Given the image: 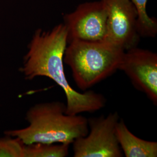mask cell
<instances>
[{
  "label": "cell",
  "mask_w": 157,
  "mask_h": 157,
  "mask_svg": "<svg viewBox=\"0 0 157 157\" xmlns=\"http://www.w3.org/2000/svg\"><path fill=\"white\" fill-rule=\"evenodd\" d=\"M67 45V30L63 23L48 31L37 29L28 44V51L23 56L19 71L27 80L44 76L55 82L65 93L67 114L99 111L107 102L104 95L92 90L78 92L67 81L63 67V56Z\"/></svg>",
  "instance_id": "cell-1"
},
{
  "label": "cell",
  "mask_w": 157,
  "mask_h": 157,
  "mask_svg": "<svg viewBox=\"0 0 157 157\" xmlns=\"http://www.w3.org/2000/svg\"><path fill=\"white\" fill-rule=\"evenodd\" d=\"M61 101L38 103L30 107L25 119L29 125L23 129L6 130L4 135L16 137L24 144L33 143L72 144L89 132L87 118L66 112Z\"/></svg>",
  "instance_id": "cell-2"
},
{
  "label": "cell",
  "mask_w": 157,
  "mask_h": 157,
  "mask_svg": "<svg viewBox=\"0 0 157 157\" xmlns=\"http://www.w3.org/2000/svg\"><path fill=\"white\" fill-rule=\"evenodd\" d=\"M124 52L105 40H74L67 43L63 63L70 67L77 86L86 91L119 70Z\"/></svg>",
  "instance_id": "cell-3"
},
{
  "label": "cell",
  "mask_w": 157,
  "mask_h": 157,
  "mask_svg": "<svg viewBox=\"0 0 157 157\" xmlns=\"http://www.w3.org/2000/svg\"><path fill=\"white\" fill-rule=\"evenodd\" d=\"M118 112L87 118L89 132L72 143L73 157H121L123 152L116 135Z\"/></svg>",
  "instance_id": "cell-4"
},
{
  "label": "cell",
  "mask_w": 157,
  "mask_h": 157,
  "mask_svg": "<svg viewBox=\"0 0 157 157\" xmlns=\"http://www.w3.org/2000/svg\"><path fill=\"white\" fill-rule=\"evenodd\" d=\"M107 10L102 0L81 4L63 17L67 43L74 40H104L107 34Z\"/></svg>",
  "instance_id": "cell-5"
},
{
  "label": "cell",
  "mask_w": 157,
  "mask_h": 157,
  "mask_svg": "<svg viewBox=\"0 0 157 157\" xmlns=\"http://www.w3.org/2000/svg\"><path fill=\"white\" fill-rule=\"evenodd\" d=\"M107 10L105 40L127 51L136 47L140 40L137 32V10L130 0H102Z\"/></svg>",
  "instance_id": "cell-6"
},
{
  "label": "cell",
  "mask_w": 157,
  "mask_h": 157,
  "mask_svg": "<svg viewBox=\"0 0 157 157\" xmlns=\"http://www.w3.org/2000/svg\"><path fill=\"white\" fill-rule=\"evenodd\" d=\"M137 90L157 104V54L137 47L125 51L119 67Z\"/></svg>",
  "instance_id": "cell-7"
},
{
  "label": "cell",
  "mask_w": 157,
  "mask_h": 157,
  "mask_svg": "<svg viewBox=\"0 0 157 157\" xmlns=\"http://www.w3.org/2000/svg\"><path fill=\"white\" fill-rule=\"evenodd\" d=\"M116 135L123 154L126 157H157V143L145 140L133 135L124 120H119Z\"/></svg>",
  "instance_id": "cell-8"
},
{
  "label": "cell",
  "mask_w": 157,
  "mask_h": 157,
  "mask_svg": "<svg viewBox=\"0 0 157 157\" xmlns=\"http://www.w3.org/2000/svg\"><path fill=\"white\" fill-rule=\"evenodd\" d=\"M70 144L64 143H33L23 144L22 157H65Z\"/></svg>",
  "instance_id": "cell-9"
},
{
  "label": "cell",
  "mask_w": 157,
  "mask_h": 157,
  "mask_svg": "<svg viewBox=\"0 0 157 157\" xmlns=\"http://www.w3.org/2000/svg\"><path fill=\"white\" fill-rule=\"evenodd\" d=\"M130 1L135 6L138 13L137 26L140 37H155L157 34V20L147 14L146 6L148 0Z\"/></svg>",
  "instance_id": "cell-10"
},
{
  "label": "cell",
  "mask_w": 157,
  "mask_h": 157,
  "mask_svg": "<svg viewBox=\"0 0 157 157\" xmlns=\"http://www.w3.org/2000/svg\"><path fill=\"white\" fill-rule=\"evenodd\" d=\"M0 137V157H22L23 144L16 137Z\"/></svg>",
  "instance_id": "cell-11"
}]
</instances>
